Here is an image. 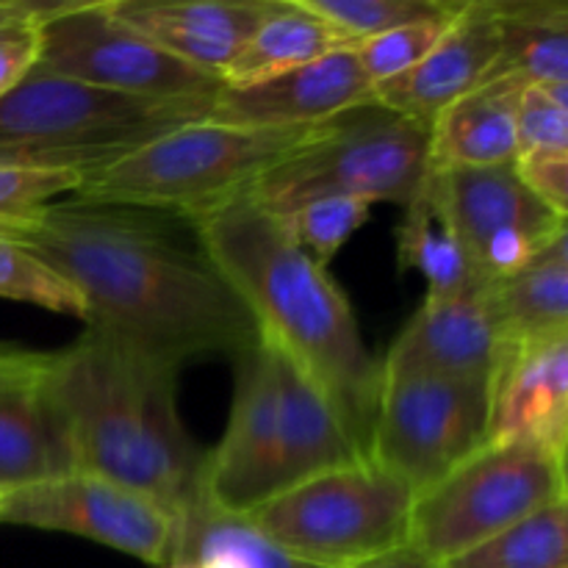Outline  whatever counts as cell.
I'll return each instance as SVG.
<instances>
[{"label": "cell", "mask_w": 568, "mask_h": 568, "mask_svg": "<svg viewBox=\"0 0 568 568\" xmlns=\"http://www.w3.org/2000/svg\"><path fill=\"white\" fill-rule=\"evenodd\" d=\"M17 244L81 294L89 331L170 372L239 358L261 338L186 214L75 192L42 209Z\"/></svg>", "instance_id": "cell-1"}, {"label": "cell", "mask_w": 568, "mask_h": 568, "mask_svg": "<svg viewBox=\"0 0 568 568\" xmlns=\"http://www.w3.org/2000/svg\"><path fill=\"white\" fill-rule=\"evenodd\" d=\"M205 250L247 305L261 342L275 347L331 405L369 460L383 361L369 353L353 305L288 231L250 194L192 216Z\"/></svg>", "instance_id": "cell-2"}, {"label": "cell", "mask_w": 568, "mask_h": 568, "mask_svg": "<svg viewBox=\"0 0 568 568\" xmlns=\"http://www.w3.org/2000/svg\"><path fill=\"white\" fill-rule=\"evenodd\" d=\"M178 372L100 331L48 353L44 386L70 433L75 469L105 477L181 521L203 505L205 453L183 430Z\"/></svg>", "instance_id": "cell-3"}, {"label": "cell", "mask_w": 568, "mask_h": 568, "mask_svg": "<svg viewBox=\"0 0 568 568\" xmlns=\"http://www.w3.org/2000/svg\"><path fill=\"white\" fill-rule=\"evenodd\" d=\"M214 98H136L33 64L0 98V166L89 181L155 139L209 120Z\"/></svg>", "instance_id": "cell-4"}, {"label": "cell", "mask_w": 568, "mask_h": 568, "mask_svg": "<svg viewBox=\"0 0 568 568\" xmlns=\"http://www.w3.org/2000/svg\"><path fill=\"white\" fill-rule=\"evenodd\" d=\"M322 128L325 122L305 128L192 122L83 181L78 194L186 216L209 214L247 194L272 166L314 142Z\"/></svg>", "instance_id": "cell-5"}, {"label": "cell", "mask_w": 568, "mask_h": 568, "mask_svg": "<svg viewBox=\"0 0 568 568\" xmlns=\"http://www.w3.org/2000/svg\"><path fill=\"white\" fill-rule=\"evenodd\" d=\"M427 172L430 125L366 103L327 120L314 142L272 166L247 194L277 216L327 194L405 209Z\"/></svg>", "instance_id": "cell-6"}, {"label": "cell", "mask_w": 568, "mask_h": 568, "mask_svg": "<svg viewBox=\"0 0 568 568\" xmlns=\"http://www.w3.org/2000/svg\"><path fill=\"white\" fill-rule=\"evenodd\" d=\"M414 491L375 460H355L275 494L239 516L283 555L344 568L408 544Z\"/></svg>", "instance_id": "cell-7"}, {"label": "cell", "mask_w": 568, "mask_h": 568, "mask_svg": "<svg viewBox=\"0 0 568 568\" xmlns=\"http://www.w3.org/2000/svg\"><path fill=\"white\" fill-rule=\"evenodd\" d=\"M564 499V455L530 442H486L416 494L408 544L442 566Z\"/></svg>", "instance_id": "cell-8"}, {"label": "cell", "mask_w": 568, "mask_h": 568, "mask_svg": "<svg viewBox=\"0 0 568 568\" xmlns=\"http://www.w3.org/2000/svg\"><path fill=\"white\" fill-rule=\"evenodd\" d=\"M488 383L383 372L369 460L416 497L488 442Z\"/></svg>", "instance_id": "cell-9"}, {"label": "cell", "mask_w": 568, "mask_h": 568, "mask_svg": "<svg viewBox=\"0 0 568 568\" xmlns=\"http://www.w3.org/2000/svg\"><path fill=\"white\" fill-rule=\"evenodd\" d=\"M37 64L53 75L136 98H214L225 83L150 42L103 3L44 6Z\"/></svg>", "instance_id": "cell-10"}, {"label": "cell", "mask_w": 568, "mask_h": 568, "mask_svg": "<svg viewBox=\"0 0 568 568\" xmlns=\"http://www.w3.org/2000/svg\"><path fill=\"white\" fill-rule=\"evenodd\" d=\"M460 247L486 283L510 275L568 231L564 216L541 203L516 164L433 172Z\"/></svg>", "instance_id": "cell-11"}, {"label": "cell", "mask_w": 568, "mask_h": 568, "mask_svg": "<svg viewBox=\"0 0 568 568\" xmlns=\"http://www.w3.org/2000/svg\"><path fill=\"white\" fill-rule=\"evenodd\" d=\"M0 525L70 532L150 566L170 564L178 532V521L155 503L78 469L0 494Z\"/></svg>", "instance_id": "cell-12"}, {"label": "cell", "mask_w": 568, "mask_h": 568, "mask_svg": "<svg viewBox=\"0 0 568 568\" xmlns=\"http://www.w3.org/2000/svg\"><path fill=\"white\" fill-rule=\"evenodd\" d=\"M236 364L231 419L225 436L203 464V499L225 516H244L277 494L281 442V372L266 342L250 347Z\"/></svg>", "instance_id": "cell-13"}, {"label": "cell", "mask_w": 568, "mask_h": 568, "mask_svg": "<svg viewBox=\"0 0 568 568\" xmlns=\"http://www.w3.org/2000/svg\"><path fill=\"white\" fill-rule=\"evenodd\" d=\"M366 103H375V83L361 70L355 50L342 48L270 81L222 87L211 105L209 122L239 128H305L322 125Z\"/></svg>", "instance_id": "cell-14"}, {"label": "cell", "mask_w": 568, "mask_h": 568, "mask_svg": "<svg viewBox=\"0 0 568 568\" xmlns=\"http://www.w3.org/2000/svg\"><path fill=\"white\" fill-rule=\"evenodd\" d=\"M505 347L486 283L455 297H425L388 349L383 372H425L491 386Z\"/></svg>", "instance_id": "cell-15"}, {"label": "cell", "mask_w": 568, "mask_h": 568, "mask_svg": "<svg viewBox=\"0 0 568 568\" xmlns=\"http://www.w3.org/2000/svg\"><path fill=\"white\" fill-rule=\"evenodd\" d=\"M488 394V442H530L566 458L568 333L508 344Z\"/></svg>", "instance_id": "cell-16"}, {"label": "cell", "mask_w": 568, "mask_h": 568, "mask_svg": "<svg viewBox=\"0 0 568 568\" xmlns=\"http://www.w3.org/2000/svg\"><path fill=\"white\" fill-rule=\"evenodd\" d=\"M503 28L491 0H466L436 48L403 75L375 87V103L433 125L444 109L483 87L499 55Z\"/></svg>", "instance_id": "cell-17"}, {"label": "cell", "mask_w": 568, "mask_h": 568, "mask_svg": "<svg viewBox=\"0 0 568 568\" xmlns=\"http://www.w3.org/2000/svg\"><path fill=\"white\" fill-rule=\"evenodd\" d=\"M277 3L281 0H111V11L183 64L222 78Z\"/></svg>", "instance_id": "cell-18"}, {"label": "cell", "mask_w": 568, "mask_h": 568, "mask_svg": "<svg viewBox=\"0 0 568 568\" xmlns=\"http://www.w3.org/2000/svg\"><path fill=\"white\" fill-rule=\"evenodd\" d=\"M48 353L0 369V494L75 471L70 433L44 386Z\"/></svg>", "instance_id": "cell-19"}, {"label": "cell", "mask_w": 568, "mask_h": 568, "mask_svg": "<svg viewBox=\"0 0 568 568\" xmlns=\"http://www.w3.org/2000/svg\"><path fill=\"white\" fill-rule=\"evenodd\" d=\"M521 92L525 83L497 78L444 109L430 125V170H469L516 161V109Z\"/></svg>", "instance_id": "cell-20"}, {"label": "cell", "mask_w": 568, "mask_h": 568, "mask_svg": "<svg viewBox=\"0 0 568 568\" xmlns=\"http://www.w3.org/2000/svg\"><path fill=\"white\" fill-rule=\"evenodd\" d=\"M277 372H281L277 494L338 466L366 460L338 425L331 405L281 353H277Z\"/></svg>", "instance_id": "cell-21"}, {"label": "cell", "mask_w": 568, "mask_h": 568, "mask_svg": "<svg viewBox=\"0 0 568 568\" xmlns=\"http://www.w3.org/2000/svg\"><path fill=\"white\" fill-rule=\"evenodd\" d=\"M488 303L505 344L568 333V231L525 266L488 283Z\"/></svg>", "instance_id": "cell-22"}, {"label": "cell", "mask_w": 568, "mask_h": 568, "mask_svg": "<svg viewBox=\"0 0 568 568\" xmlns=\"http://www.w3.org/2000/svg\"><path fill=\"white\" fill-rule=\"evenodd\" d=\"M503 42L486 81L568 89V6L555 0H491Z\"/></svg>", "instance_id": "cell-23"}, {"label": "cell", "mask_w": 568, "mask_h": 568, "mask_svg": "<svg viewBox=\"0 0 568 568\" xmlns=\"http://www.w3.org/2000/svg\"><path fill=\"white\" fill-rule=\"evenodd\" d=\"M397 258L399 270H416L425 277L427 297H455L486 286L449 225L430 172L405 205V220L397 227Z\"/></svg>", "instance_id": "cell-24"}, {"label": "cell", "mask_w": 568, "mask_h": 568, "mask_svg": "<svg viewBox=\"0 0 568 568\" xmlns=\"http://www.w3.org/2000/svg\"><path fill=\"white\" fill-rule=\"evenodd\" d=\"M355 48L333 31L322 17L305 9L303 0H281L277 9L261 22L222 75L225 87H250L311 64L333 50Z\"/></svg>", "instance_id": "cell-25"}, {"label": "cell", "mask_w": 568, "mask_h": 568, "mask_svg": "<svg viewBox=\"0 0 568 568\" xmlns=\"http://www.w3.org/2000/svg\"><path fill=\"white\" fill-rule=\"evenodd\" d=\"M170 564H220L225 568H311L283 555L239 516L197 505L178 521Z\"/></svg>", "instance_id": "cell-26"}, {"label": "cell", "mask_w": 568, "mask_h": 568, "mask_svg": "<svg viewBox=\"0 0 568 568\" xmlns=\"http://www.w3.org/2000/svg\"><path fill=\"white\" fill-rule=\"evenodd\" d=\"M442 568H568V499L466 549Z\"/></svg>", "instance_id": "cell-27"}, {"label": "cell", "mask_w": 568, "mask_h": 568, "mask_svg": "<svg viewBox=\"0 0 568 568\" xmlns=\"http://www.w3.org/2000/svg\"><path fill=\"white\" fill-rule=\"evenodd\" d=\"M303 3L347 42L358 44L394 28L458 14L466 0H303Z\"/></svg>", "instance_id": "cell-28"}, {"label": "cell", "mask_w": 568, "mask_h": 568, "mask_svg": "<svg viewBox=\"0 0 568 568\" xmlns=\"http://www.w3.org/2000/svg\"><path fill=\"white\" fill-rule=\"evenodd\" d=\"M372 214V205L364 200L342 197V194H327V197L305 200L303 205L286 214L288 231L294 242L327 270L336 258L338 250L366 225Z\"/></svg>", "instance_id": "cell-29"}, {"label": "cell", "mask_w": 568, "mask_h": 568, "mask_svg": "<svg viewBox=\"0 0 568 568\" xmlns=\"http://www.w3.org/2000/svg\"><path fill=\"white\" fill-rule=\"evenodd\" d=\"M0 297L39 305L53 314L75 316L83 322V300L59 272L50 270L39 255L22 244L0 239Z\"/></svg>", "instance_id": "cell-30"}, {"label": "cell", "mask_w": 568, "mask_h": 568, "mask_svg": "<svg viewBox=\"0 0 568 568\" xmlns=\"http://www.w3.org/2000/svg\"><path fill=\"white\" fill-rule=\"evenodd\" d=\"M453 20L455 14L444 17V20L414 22V26H403L388 33H381V37L364 39V42L353 48L355 59H358L361 70L366 72V78L375 87L377 83H386L419 64L436 48L438 39L444 37V31H447Z\"/></svg>", "instance_id": "cell-31"}, {"label": "cell", "mask_w": 568, "mask_h": 568, "mask_svg": "<svg viewBox=\"0 0 568 568\" xmlns=\"http://www.w3.org/2000/svg\"><path fill=\"white\" fill-rule=\"evenodd\" d=\"M521 153H568V89L525 87L516 109Z\"/></svg>", "instance_id": "cell-32"}, {"label": "cell", "mask_w": 568, "mask_h": 568, "mask_svg": "<svg viewBox=\"0 0 568 568\" xmlns=\"http://www.w3.org/2000/svg\"><path fill=\"white\" fill-rule=\"evenodd\" d=\"M514 164L525 186L568 220V153H521Z\"/></svg>", "instance_id": "cell-33"}, {"label": "cell", "mask_w": 568, "mask_h": 568, "mask_svg": "<svg viewBox=\"0 0 568 568\" xmlns=\"http://www.w3.org/2000/svg\"><path fill=\"white\" fill-rule=\"evenodd\" d=\"M44 6H39L33 14L20 17L0 26V98L17 87L26 78V72L39 59V31L37 17Z\"/></svg>", "instance_id": "cell-34"}, {"label": "cell", "mask_w": 568, "mask_h": 568, "mask_svg": "<svg viewBox=\"0 0 568 568\" xmlns=\"http://www.w3.org/2000/svg\"><path fill=\"white\" fill-rule=\"evenodd\" d=\"M344 568H442L438 564H433L430 558L419 552L416 547L410 544H403L397 549H388V552L375 555V558H366L361 564L353 566H344Z\"/></svg>", "instance_id": "cell-35"}, {"label": "cell", "mask_w": 568, "mask_h": 568, "mask_svg": "<svg viewBox=\"0 0 568 568\" xmlns=\"http://www.w3.org/2000/svg\"><path fill=\"white\" fill-rule=\"evenodd\" d=\"M37 9L39 3H6V0H0V26L11 20H20V17L33 14Z\"/></svg>", "instance_id": "cell-36"}, {"label": "cell", "mask_w": 568, "mask_h": 568, "mask_svg": "<svg viewBox=\"0 0 568 568\" xmlns=\"http://www.w3.org/2000/svg\"><path fill=\"white\" fill-rule=\"evenodd\" d=\"M22 353H26V349L3 347V344H0V369H3V366H9V364H14V361H20Z\"/></svg>", "instance_id": "cell-37"}, {"label": "cell", "mask_w": 568, "mask_h": 568, "mask_svg": "<svg viewBox=\"0 0 568 568\" xmlns=\"http://www.w3.org/2000/svg\"><path fill=\"white\" fill-rule=\"evenodd\" d=\"M161 568H225V566H220V564H166Z\"/></svg>", "instance_id": "cell-38"}]
</instances>
